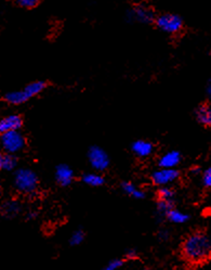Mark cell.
<instances>
[{"label":"cell","mask_w":211,"mask_h":270,"mask_svg":"<svg viewBox=\"0 0 211 270\" xmlns=\"http://www.w3.org/2000/svg\"><path fill=\"white\" fill-rule=\"evenodd\" d=\"M190 172H192V173H194L193 175H198V174H200V173H201V171H200V168H198V167H193V168H192V170H190Z\"/></svg>","instance_id":"cell-30"},{"label":"cell","mask_w":211,"mask_h":270,"mask_svg":"<svg viewBox=\"0 0 211 270\" xmlns=\"http://www.w3.org/2000/svg\"><path fill=\"white\" fill-rule=\"evenodd\" d=\"M81 181L89 187L98 188V187H102L105 184V177L99 172L86 173L83 175V176H81Z\"/></svg>","instance_id":"cell-17"},{"label":"cell","mask_w":211,"mask_h":270,"mask_svg":"<svg viewBox=\"0 0 211 270\" xmlns=\"http://www.w3.org/2000/svg\"><path fill=\"white\" fill-rule=\"evenodd\" d=\"M22 212V204L17 200H8L0 206V214L6 218H15Z\"/></svg>","instance_id":"cell-13"},{"label":"cell","mask_w":211,"mask_h":270,"mask_svg":"<svg viewBox=\"0 0 211 270\" xmlns=\"http://www.w3.org/2000/svg\"><path fill=\"white\" fill-rule=\"evenodd\" d=\"M13 185L19 192L33 195L37 192L39 187L38 175L31 168H17L13 175Z\"/></svg>","instance_id":"cell-2"},{"label":"cell","mask_w":211,"mask_h":270,"mask_svg":"<svg viewBox=\"0 0 211 270\" xmlns=\"http://www.w3.org/2000/svg\"><path fill=\"white\" fill-rule=\"evenodd\" d=\"M87 158L95 172L103 173L111 165L110 155L100 146H91L88 150Z\"/></svg>","instance_id":"cell-6"},{"label":"cell","mask_w":211,"mask_h":270,"mask_svg":"<svg viewBox=\"0 0 211 270\" xmlns=\"http://www.w3.org/2000/svg\"><path fill=\"white\" fill-rule=\"evenodd\" d=\"M38 217V212L37 211H29L26 214V219H29V220H34V219H36Z\"/></svg>","instance_id":"cell-28"},{"label":"cell","mask_w":211,"mask_h":270,"mask_svg":"<svg viewBox=\"0 0 211 270\" xmlns=\"http://www.w3.org/2000/svg\"><path fill=\"white\" fill-rule=\"evenodd\" d=\"M4 152L0 150V171H3V160H4Z\"/></svg>","instance_id":"cell-31"},{"label":"cell","mask_w":211,"mask_h":270,"mask_svg":"<svg viewBox=\"0 0 211 270\" xmlns=\"http://www.w3.org/2000/svg\"><path fill=\"white\" fill-rule=\"evenodd\" d=\"M2 193H3V188L2 186H0V197H2Z\"/></svg>","instance_id":"cell-32"},{"label":"cell","mask_w":211,"mask_h":270,"mask_svg":"<svg viewBox=\"0 0 211 270\" xmlns=\"http://www.w3.org/2000/svg\"><path fill=\"white\" fill-rule=\"evenodd\" d=\"M205 92L207 94V97L210 98L211 97V80L208 79V82H207V85L205 87Z\"/></svg>","instance_id":"cell-29"},{"label":"cell","mask_w":211,"mask_h":270,"mask_svg":"<svg viewBox=\"0 0 211 270\" xmlns=\"http://www.w3.org/2000/svg\"><path fill=\"white\" fill-rule=\"evenodd\" d=\"M4 100L7 103H9L11 105H21L26 103L27 101H30L31 99L27 97V94L23 89L21 90H12L7 92L4 96Z\"/></svg>","instance_id":"cell-15"},{"label":"cell","mask_w":211,"mask_h":270,"mask_svg":"<svg viewBox=\"0 0 211 270\" xmlns=\"http://www.w3.org/2000/svg\"><path fill=\"white\" fill-rule=\"evenodd\" d=\"M121 190L129 197L135 200H143L146 198V193L140 189L138 186L132 184L131 181L121 182Z\"/></svg>","instance_id":"cell-16"},{"label":"cell","mask_w":211,"mask_h":270,"mask_svg":"<svg viewBox=\"0 0 211 270\" xmlns=\"http://www.w3.org/2000/svg\"><path fill=\"white\" fill-rule=\"evenodd\" d=\"M181 254L188 264L201 265L211 258V239L205 231L197 230L183 240Z\"/></svg>","instance_id":"cell-1"},{"label":"cell","mask_w":211,"mask_h":270,"mask_svg":"<svg viewBox=\"0 0 211 270\" xmlns=\"http://www.w3.org/2000/svg\"><path fill=\"white\" fill-rule=\"evenodd\" d=\"M86 239V232L83 229H76V230L73 231L70 237V245L71 246H78L83 243Z\"/></svg>","instance_id":"cell-21"},{"label":"cell","mask_w":211,"mask_h":270,"mask_svg":"<svg viewBox=\"0 0 211 270\" xmlns=\"http://www.w3.org/2000/svg\"><path fill=\"white\" fill-rule=\"evenodd\" d=\"M47 87H48V84L46 80H34V82L27 84L23 88V90L27 94V97L32 99V98L37 97L38 94H40L42 92H44Z\"/></svg>","instance_id":"cell-18"},{"label":"cell","mask_w":211,"mask_h":270,"mask_svg":"<svg viewBox=\"0 0 211 270\" xmlns=\"http://www.w3.org/2000/svg\"><path fill=\"white\" fill-rule=\"evenodd\" d=\"M165 219H167L169 222H171V224L174 225H183L186 224V222L190 219V216L185 212L178 210V208L174 206L166 213Z\"/></svg>","instance_id":"cell-14"},{"label":"cell","mask_w":211,"mask_h":270,"mask_svg":"<svg viewBox=\"0 0 211 270\" xmlns=\"http://www.w3.org/2000/svg\"><path fill=\"white\" fill-rule=\"evenodd\" d=\"M144 270H151V269H144Z\"/></svg>","instance_id":"cell-33"},{"label":"cell","mask_w":211,"mask_h":270,"mask_svg":"<svg viewBox=\"0 0 211 270\" xmlns=\"http://www.w3.org/2000/svg\"><path fill=\"white\" fill-rule=\"evenodd\" d=\"M174 200H158L157 205H156V213H157V217L165 219L166 213L174 207Z\"/></svg>","instance_id":"cell-20"},{"label":"cell","mask_w":211,"mask_h":270,"mask_svg":"<svg viewBox=\"0 0 211 270\" xmlns=\"http://www.w3.org/2000/svg\"><path fill=\"white\" fill-rule=\"evenodd\" d=\"M180 177V172L176 168H158L151 175L153 185L157 187L170 186Z\"/></svg>","instance_id":"cell-7"},{"label":"cell","mask_w":211,"mask_h":270,"mask_svg":"<svg viewBox=\"0 0 211 270\" xmlns=\"http://www.w3.org/2000/svg\"><path fill=\"white\" fill-rule=\"evenodd\" d=\"M174 197H175V191L172 188H170L169 186L158 187V190H157L158 200H174Z\"/></svg>","instance_id":"cell-22"},{"label":"cell","mask_w":211,"mask_h":270,"mask_svg":"<svg viewBox=\"0 0 211 270\" xmlns=\"http://www.w3.org/2000/svg\"><path fill=\"white\" fill-rule=\"evenodd\" d=\"M16 4L23 9H34L40 4V0H15Z\"/></svg>","instance_id":"cell-24"},{"label":"cell","mask_w":211,"mask_h":270,"mask_svg":"<svg viewBox=\"0 0 211 270\" xmlns=\"http://www.w3.org/2000/svg\"><path fill=\"white\" fill-rule=\"evenodd\" d=\"M125 264V258H114L107 262V265L104 266L101 270H118Z\"/></svg>","instance_id":"cell-23"},{"label":"cell","mask_w":211,"mask_h":270,"mask_svg":"<svg viewBox=\"0 0 211 270\" xmlns=\"http://www.w3.org/2000/svg\"><path fill=\"white\" fill-rule=\"evenodd\" d=\"M23 118L19 114H10L3 118H0V134L12 131V130H21L23 127Z\"/></svg>","instance_id":"cell-9"},{"label":"cell","mask_w":211,"mask_h":270,"mask_svg":"<svg viewBox=\"0 0 211 270\" xmlns=\"http://www.w3.org/2000/svg\"><path fill=\"white\" fill-rule=\"evenodd\" d=\"M194 115L197 123L203 127L211 126V106L208 102H203L196 107Z\"/></svg>","instance_id":"cell-12"},{"label":"cell","mask_w":211,"mask_h":270,"mask_svg":"<svg viewBox=\"0 0 211 270\" xmlns=\"http://www.w3.org/2000/svg\"><path fill=\"white\" fill-rule=\"evenodd\" d=\"M26 147V138L21 130H12L0 134V150L4 153L18 154Z\"/></svg>","instance_id":"cell-3"},{"label":"cell","mask_w":211,"mask_h":270,"mask_svg":"<svg viewBox=\"0 0 211 270\" xmlns=\"http://www.w3.org/2000/svg\"><path fill=\"white\" fill-rule=\"evenodd\" d=\"M154 24L160 32L168 34V35H176L184 26L183 19L175 13H164L155 18Z\"/></svg>","instance_id":"cell-4"},{"label":"cell","mask_w":211,"mask_h":270,"mask_svg":"<svg viewBox=\"0 0 211 270\" xmlns=\"http://www.w3.org/2000/svg\"><path fill=\"white\" fill-rule=\"evenodd\" d=\"M182 161V154L178 150H170L158 159L160 168H176Z\"/></svg>","instance_id":"cell-11"},{"label":"cell","mask_w":211,"mask_h":270,"mask_svg":"<svg viewBox=\"0 0 211 270\" xmlns=\"http://www.w3.org/2000/svg\"><path fill=\"white\" fill-rule=\"evenodd\" d=\"M54 178L60 187H69L75 179V173L73 168L67 164H59L54 172Z\"/></svg>","instance_id":"cell-8"},{"label":"cell","mask_w":211,"mask_h":270,"mask_svg":"<svg viewBox=\"0 0 211 270\" xmlns=\"http://www.w3.org/2000/svg\"><path fill=\"white\" fill-rule=\"evenodd\" d=\"M137 257H138L137 249H134V248L127 249L126 254H125V260H127V259H135Z\"/></svg>","instance_id":"cell-27"},{"label":"cell","mask_w":211,"mask_h":270,"mask_svg":"<svg viewBox=\"0 0 211 270\" xmlns=\"http://www.w3.org/2000/svg\"><path fill=\"white\" fill-rule=\"evenodd\" d=\"M157 237H158L159 241L167 242L170 240V232H169L168 229H160L157 233Z\"/></svg>","instance_id":"cell-26"},{"label":"cell","mask_w":211,"mask_h":270,"mask_svg":"<svg viewBox=\"0 0 211 270\" xmlns=\"http://www.w3.org/2000/svg\"><path fill=\"white\" fill-rule=\"evenodd\" d=\"M201 185L203 188L210 189L211 188V167L206 168L201 173Z\"/></svg>","instance_id":"cell-25"},{"label":"cell","mask_w":211,"mask_h":270,"mask_svg":"<svg viewBox=\"0 0 211 270\" xmlns=\"http://www.w3.org/2000/svg\"><path fill=\"white\" fill-rule=\"evenodd\" d=\"M155 12L144 4H137L129 8L126 12V20L129 23H139L143 25L153 24L155 21Z\"/></svg>","instance_id":"cell-5"},{"label":"cell","mask_w":211,"mask_h":270,"mask_svg":"<svg viewBox=\"0 0 211 270\" xmlns=\"http://www.w3.org/2000/svg\"><path fill=\"white\" fill-rule=\"evenodd\" d=\"M19 165V159L16 154H4L3 160V171L7 172H13L16 171Z\"/></svg>","instance_id":"cell-19"},{"label":"cell","mask_w":211,"mask_h":270,"mask_svg":"<svg viewBox=\"0 0 211 270\" xmlns=\"http://www.w3.org/2000/svg\"><path fill=\"white\" fill-rule=\"evenodd\" d=\"M155 150L154 145L151 141L145 140V139H139L135 140L131 145V151L135 155V157L145 159L151 157Z\"/></svg>","instance_id":"cell-10"}]
</instances>
